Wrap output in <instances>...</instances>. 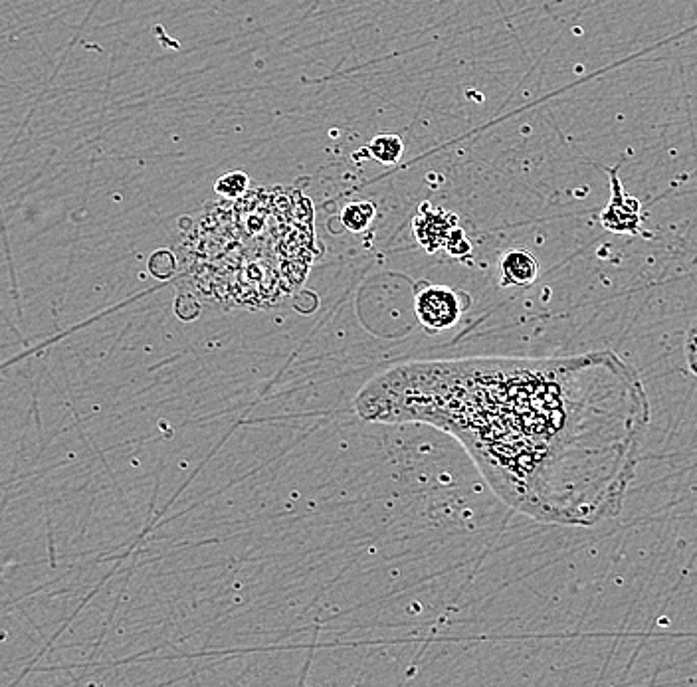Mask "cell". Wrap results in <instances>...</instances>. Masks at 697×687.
Wrapping results in <instances>:
<instances>
[{"instance_id": "6da1fadb", "label": "cell", "mask_w": 697, "mask_h": 687, "mask_svg": "<svg viewBox=\"0 0 697 687\" xmlns=\"http://www.w3.org/2000/svg\"><path fill=\"white\" fill-rule=\"evenodd\" d=\"M355 412L450 434L503 503L565 527L620 515L650 424L638 371L612 351L404 363L369 381Z\"/></svg>"}, {"instance_id": "7a4b0ae2", "label": "cell", "mask_w": 697, "mask_h": 687, "mask_svg": "<svg viewBox=\"0 0 697 687\" xmlns=\"http://www.w3.org/2000/svg\"><path fill=\"white\" fill-rule=\"evenodd\" d=\"M468 303V295L460 294L448 286H424L416 292L414 311L426 331L440 333L452 329L460 321Z\"/></svg>"}, {"instance_id": "3957f363", "label": "cell", "mask_w": 697, "mask_h": 687, "mask_svg": "<svg viewBox=\"0 0 697 687\" xmlns=\"http://www.w3.org/2000/svg\"><path fill=\"white\" fill-rule=\"evenodd\" d=\"M618 171H620V165L612 167V169H604V173H608V177H610L612 197L600 214V224L614 234L634 236V234H640L644 212L640 208V200L630 197L624 191Z\"/></svg>"}, {"instance_id": "277c9868", "label": "cell", "mask_w": 697, "mask_h": 687, "mask_svg": "<svg viewBox=\"0 0 697 687\" xmlns=\"http://www.w3.org/2000/svg\"><path fill=\"white\" fill-rule=\"evenodd\" d=\"M456 228L458 216L454 212L444 208H432L428 202H424L418 208V214L412 220L414 238L428 254L442 250Z\"/></svg>"}, {"instance_id": "5b68a950", "label": "cell", "mask_w": 697, "mask_h": 687, "mask_svg": "<svg viewBox=\"0 0 697 687\" xmlns=\"http://www.w3.org/2000/svg\"><path fill=\"white\" fill-rule=\"evenodd\" d=\"M539 278V262L527 250H509L499 260V284L503 288H527Z\"/></svg>"}, {"instance_id": "8992f818", "label": "cell", "mask_w": 697, "mask_h": 687, "mask_svg": "<svg viewBox=\"0 0 697 687\" xmlns=\"http://www.w3.org/2000/svg\"><path fill=\"white\" fill-rule=\"evenodd\" d=\"M367 153L381 165H397L404 153V143L395 133H381L371 139Z\"/></svg>"}, {"instance_id": "52a82bcc", "label": "cell", "mask_w": 697, "mask_h": 687, "mask_svg": "<svg viewBox=\"0 0 697 687\" xmlns=\"http://www.w3.org/2000/svg\"><path fill=\"white\" fill-rule=\"evenodd\" d=\"M375 212H377V206L369 200H359V202H351L347 204L343 210H341V222L343 226L353 232V234H359V232H365L373 218H375Z\"/></svg>"}, {"instance_id": "ba28073f", "label": "cell", "mask_w": 697, "mask_h": 687, "mask_svg": "<svg viewBox=\"0 0 697 687\" xmlns=\"http://www.w3.org/2000/svg\"><path fill=\"white\" fill-rule=\"evenodd\" d=\"M250 187V177L242 171H232L222 175L216 183H214V193L218 197L226 198V200H236V198L244 197L248 193Z\"/></svg>"}, {"instance_id": "9c48e42d", "label": "cell", "mask_w": 697, "mask_h": 687, "mask_svg": "<svg viewBox=\"0 0 697 687\" xmlns=\"http://www.w3.org/2000/svg\"><path fill=\"white\" fill-rule=\"evenodd\" d=\"M444 250L452 258H456V260H464V258H468L472 254V244H470V240L466 238V234H464V230L460 226L450 234Z\"/></svg>"}, {"instance_id": "30bf717a", "label": "cell", "mask_w": 697, "mask_h": 687, "mask_svg": "<svg viewBox=\"0 0 697 687\" xmlns=\"http://www.w3.org/2000/svg\"><path fill=\"white\" fill-rule=\"evenodd\" d=\"M686 359H688V367L697 377V319L694 325L688 331V339H686Z\"/></svg>"}]
</instances>
